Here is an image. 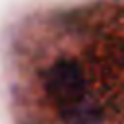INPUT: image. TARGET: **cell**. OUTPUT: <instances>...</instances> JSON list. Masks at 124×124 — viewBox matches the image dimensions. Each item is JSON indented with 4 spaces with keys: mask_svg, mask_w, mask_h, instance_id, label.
<instances>
[{
    "mask_svg": "<svg viewBox=\"0 0 124 124\" xmlns=\"http://www.w3.org/2000/svg\"><path fill=\"white\" fill-rule=\"evenodd\" d=\"M39 124H124V8L99 21L81 54L39 74Z\"/></svg>",
    "mask_w": 124,
    "mask_h": 124,
    "instance_id": "obj_1",
    "label": "cell"
}]
</instances>
